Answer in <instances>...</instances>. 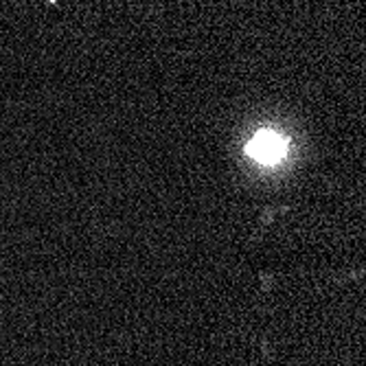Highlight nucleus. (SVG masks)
Instances as JSON below:
<instances>
[{
	"instance_id": "1",
	"label": "nucleus",
	"mask_w": 366,
	"mask_h": 366,
	"mask_svg": "<svg viewBox=\"0 0 366 366\" xmlns=\"http://www.w3.org/2000/svg\"><path fill=\"white\" fill-rule=\"evenodd\" d=\"M246 152L259 165H277L287 154V140L281 134L272 132V130H261L248 143Z\"/></svg>"
}]
</instances>
